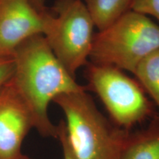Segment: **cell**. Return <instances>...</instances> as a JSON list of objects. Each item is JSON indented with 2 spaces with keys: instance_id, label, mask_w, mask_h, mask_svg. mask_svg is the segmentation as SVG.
<instances>
[{
  "instance_id": "7a4b0ae2",
  "label": "cell",
  "mask_w": 159,
  "mask_h": 159,
  "mask_svg": "<svg viewBox=\"0 0 159 159\" xmlns=\"http://www.w3.org/2000/svg\"><path fill=\"white\" fill-rule=\"evenodd\" d=\"M86 89L53 99L65 115L67 141L76 159H119L128 134L101 114Z\"/></svg>"
},
{
  "instance_id": "9c48e42d",
  "label": "cell",
  "mask_w": 159,
  "mask_h": 159,
  "mask_svg": "<svg viewBox=\"0 0 159 159\" xmlns=\"http://www.w3.org/2000/svg\"><path fill=\"white\" fill-rule=\"evenodd\" d=\"M84 2L95 27L101 30L130 11L133 0H85Z\"/></svg>"
},
{
  "instance_id": "5bb4252c",
  "label": "cell",
  "mask_w": 159,
  "mask_h": 159,
  "mask_svg": "<svg viewBox=\"0 0 159 159\" xmlns=\"http://www.w3.org/2000/svg\"><path fill=\"white\" fill-rule=\"evenodd\" d=\"M30 1L35 7L41 10V11H44L47 9L46 2H47V0H30Z\"/></svg>"
},
{
  "instance_id": "3957f363",
  "label": "cell",
  "mask_w": 159,
  "mask_h": 159,
  "mask_svg": "<svg viewBox=\"0 0 159 159\" xmlns=\"http://www.w3.org/2000/svg\"><path fill=\"white\" fill-rule=\"evenodd\" d=\"M158 48L159 25L130 10L94 33L89 58L134 73L141 61Z\"/></svg>"
},
{
  "instance_id": "7c38bea8",
  "label": "cell",
  "mask_w": 159,
  "mask_h": 159,
  "mask_svg": "<svg viewBox=\"0 0 159 159\" xmlns=\"http://www.w3.org/2000/svg\"><path fill=\"white\" fill-rule=\"evenodd\" d=\"M13 56H1L0 55V89L11 80L13 74Z\"/></svg>"
},
{
  "instance_id": "277c9868",
  "label": "cell",
  "mask_w": 159,
  "mask_h": 159,
  "mask_svg": "<svg viewBox=\"0 0 159 159\" xmlns=\"http://www.w3.org/2000/svg\"><path fill=\"white\" fill-rule=\"evenodd\" d=\"M94 22L83 0H57L47 11L43 35L55 56L71 76L88 63Z\"/></svg>"
},
{
  "instance_id": "52a82bcc",
  "label": "cell",
  "mask_w": 159,
  "mask_h": 159,
  "mask_svg": "<svg viewBox=\"0 0 159 159\" xmlns=\"http://www.w3.org/2000/svg\"><path fill=\"white\" fill-rule=\"evenodd\" d=\"M32 128L30 114L11 78L0 89V159L21 154V144Z\"/></svg>"
},
{
  "instance_id": "8992f818",
  "label": "cell",
  "mask_w": 159,
  "mask_h": 159,
  "mask_svg": "<svg viewBox=\"0 0 159 159\" xmlns=\"http://www.w3.org/2000/svg\"><path fill=\"white\" fill-rule=\"evenodd\" d=\"M47 11L38 9L30 0H0V55L13 56L25 40L42 34Z\"/></svg>"
},
{
  "instance_id": "4fadbf2b",
  "label": "cell",
  "mask_w": 159,
  "mask_h": 159,
  "mask_svg": "<svg viewBox=\"0 0 159 159\" xmlns=\"http://www.w3.org/2000/svg\"><path fill=\"white\" fill-rule=\"evenodd\" d=\"M57 129H58V130H57V138L59 139L61 147H62L63 159H76L72 151L71 150L70 147H69L66 136L64 120H61L59 125H57Z\"/></svg>"
},
{
  "instance_id": "8fae6325",
  "label": "cell",
  "mask_w": 159,
  "mask_h": 159,
  "mask_svg": "<svg viewBox=\"0 0 159 159\" xmlns=\"http://www.w3.org/2000/svg\"><path fill=\"white\" fill-rule=\"evenodd\" d=\"M130 10L147 16H153L159 21V0H133Z\"/></svg>"
},
{
  "instance_id": "9a60e30c",
  "label": "cell",
  "mask_w": 159,
  "mask_h": 159,
  "mask_svg": "<svg viewBox=\"0 0 159 159\" xmlns=\"http://www.w3.org/2000/svg\"><path fill=\"white\" fill-rule=\"evenodd\" d=\"M13 159H32V158H29V157H27L26 156H24V155H22V154H20L19 156H17L16 158H15Z\"/></svg>"
},
{
  "instance_id": "6da1fadb",
  "label": "cell",
  "mask_w": 159,
  "mask_h": 159,
  "mask_svg": "<svg viewBox=\"0 0 159 159\" xmlns=\"http://www.w3.org/2000/svg\"><path fill=\"white\" fill-rule=\"evenodd\" d=\"M12 81L28 109L33 128L42 136L57 137L49 119V103L60 94L86 89L78 84L55 56L43 34L33 35L13 54Z\"/></svg>"
},
{
  "instance_id": "5b68a950",
  "label": "cell",
  "mask_w": 159,
  "mask_h": 159,
  "mask_svg": "<svg viewBox=\"0 0 159 159\" xmlns=\"http://www.w3.org/2000/svg\"><path fill=\"white\" fill-rule=\"evenodd\" d=\"M86 65L88 87L117 125L128 130L150 114L151 105L138 81L114 66L91 62Z\"/></svg>"
},
{
  "instance_id": "ba28073f",
  "label": "cell",
  "mask_w": 159,
  "mask_h": 159,
  "mask_svg": "<svg viewBox=\"0 0 159 159\" xmlns=\"http://www.w3.org/2000/svg\"><path fill=\"white\" fill-rule=\"evenodd\" d=\"M119 159H159V124L136 134H128Z\"/></svg>"
},
{
  "instance_id": "30bf717a",
  "label": "cell",
  "mask_w": 159,
  "mask_h": 159,
  "mask_svg": "<svg viewBox=\"0 0 159 159\" xmlns=\"http://www.w3.org/2000/svg\"><path fill=\"white\" fill-rule=\"evenodd\" d=\"M133 74L159 108V48L142 60Z\"/></svg>"
}]
</instances>
